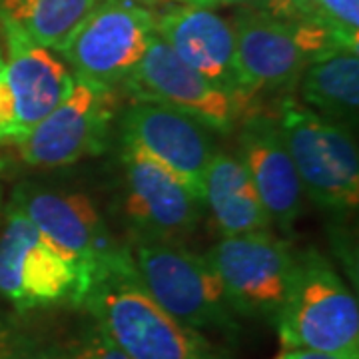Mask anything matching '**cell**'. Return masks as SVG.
Returning a JSON list of instances; mask_svg holds the SVG:
<instances>
[{
	"instance_id": "obj_8",
	"label": "cell",
	"mask_w": 359,
	"mask_h": 359,
	"mask_svg": "<svg viewBox=\"0 0 359 359\" xmlns=\"http://www.w3.org/2000/svg\"><path fill=\"white\" fill-rule=\"evenodd\" d=\"M236 316L276 321L297 268V254L271 230L219 238L204 254Z\"/></svg>"
},
{
	"instance_id": "obj_18",
	"label": "cell",
	"mask_w": 359,
	"mask_h": 359,
	"mask_svg": "<svg viewBox=\"0 0 359 359\" xmlns=\"http://www.w3.org/2000/svg\"><path fill=\"white\" fill-rule=\"evenodd\" d=\"M299 102L335 122H355L359 110V54L332 48L313 56L297 86Z\"/></svg>"
},
{
	"instance_id": "obj_23",
	"label": "cell",
	"mask_w": 359,
	"mask_h": 359,
	"mask_svg": "<svg viewBox=\"0 0 359 359\" xmlns=\"http://www.w3.org/2000/svg\"><path fill=\"white\" fill-rule=\"evenodd\" d=\"M266 13L283 20H308L316 0H264Z\"/></svg>"
},
{
	"instance_id": "obj_3",
	"label": "cell",
	"mask_w": 359,
	"mask_h": 359,
	"mask_svg": "<svg viewBox=\"0 0 359 359\" xmlns=\"http://www.w3.org/2000/svg\"><path fill=\"white\" fill-rule=\"evenodd\" d=\"M273 323L283 349L359 358L358 297L318 252L297 254L294 282Z\"/></svg>"
},
{
	"instance_id": "obj_2",
	"label": "cell",
	"mask_w": 359,
	"mask_h": 359,
	"mask_svg": "<svg viewBox=\"0 0 359 359\" xmlns=\"http://www.w3.org/2000/svg\"><path fill=\"white\" fill-rule=\"evenodd\" d=\"M236 66L240 78V112L257 100L292 96L308 62L321 52L339 48L309 20H283L266 11L242 8L233 16Z\"/></svg>"
},
{
	"instance_id": "obj_7",
	"label": "cell",
	"mask_w": 359,
	"mask_h": 359,
	"mask_svg": "<svg viewBox=\"0 0 359 359\" xmlns=\"http://www.w3.org/2000/svg\"><path fill=\"white\" fill-rule=\"evenodd\" d=\"M88 280L52 248L13 200L0 226V297L16 311L82 308Z\"/></svg>"
},
{
	"instance_id": "obj_6",
	"label": "cell",
	"mask_w": 359,
	"mask_h": 359,
	"mask_svg": "<svg viewBox=\"0 0 359 359\" xmlns=\"http://www.w3.org/2000/svg\"><path fill=\"white\" fill-rule=\"evenodd\" d=\"M11 200L90 285L104 271L130 262L128 245H122L112 236L86 194L28 180L14 188Z\"/></svg>"
},
{
	"instance_id": "obj_4",
	"label": "cell",
	"mask_w": 359,
	"mask_h": 359,
	"mask_svg": "<svg viewBox=\"0 0 359 359\" xmlns=\"http://www.w3.org/2000/svg\"><path fill=\"white\" fill-rule=\"evenodd\" d=\"M278 126L304 192L327 212H351L359 202L355 136L344 122L309 110L294 96L280 104Z\"/></svg>"
},
{
	"instance_id": "obj_16",
	"label": "cell",
	"mask_w": 359,
	"mask_h": 359,
	"mask_svg": "<svg viewBox=\"0 0 359 359\" xmlns=\"http://www.w3.org/2000/svg\"><path fill=\"white\" fill-rule=\"evenodd\" d=\"M156 32L182 62L230 94L240 108V78L231 25L205 6H174L156 18ZM242 114V112H240ZM242 118V116H240Z\"/></svg>"
},
{
	"instance_id": "obj_24",
	"label": "cell",
	"mask_w": 359,
	"mask_h": 359,
	"mask_svg": "<svg viewBox=\"0 0 359 359\" xmlns=\"http://www.w3.org/2000/svg\"><path fill=\"white\" fill-rule=\"evenodd\" d=\"M276 359H359L341 355V353H327V351H316V349H283Z\"/></svg>"
},
{
	"instance_id": "obj_15",
	"label": "cell",
	"mask_w": 359,
	"mask_h": 359,
	"mask_svg": "<svg viewBox=\"0 0 359 359\" xmlns=\"http://www.w3.org/2000/svg\"><path fill=\"white\" fill-rule=\"evenodd\" d=\"M238 158L256 186L271 228L292 230L302 214L306 192L276 116L257 108L242 114Z\"/></svg>"
},
{
	"instance_id": "obj_13",
	"label": "cell",
	"mask_w": 359,
	"mask_h": 359,
	"mask_svg": "<svg viewBox=\"0 0 359 359\" xmlns=\"http://www.w3.org/2000/svg\"><path fill=\"white\" fill-rule=\"evenodd\" d=\"M132 100L160 102L180 108L216 132H230L240 120V108L230 94L182 62L158 32L130 76L120 84Z\"/></svg>"
},
{
	"instance_id": "obj_20",
	"label": "cell",
	"mask_w": 359,
	"mask_h": 359,
	"mask_svg": "<svg viewBox=\"0 0 359 359\" xmlns=\"http://www.w3.org/2000/svg\"><path fill=\"white\" fill-rule=\"evenodd\" d=\"M308 20L321 26L339 48L358 50L359 0H316Z\"/></svg>"
},
{
	"instance_id": "obj_26",
	"label": "cell",
	"mask_w": 359,
	"mask_h": 359,
	"mask_svg": "<svg viewBox=\"0 0 359 359\" xmlns=\"http://www.w3.org/2000/svg\"><path fill=\"white\" fill-rule=\"evenodd\" d=\"M250 2H256V0H218V4H250Z\"/></svg>"
},
{
	"instance_id": "obj_22",
	"label": "cell",
	"mask_w": 359,
	"mask_h": 359,
	"mask_svg": "<svg viewBox=\"0 0 359 359\" xmlns=\"http://www.w3.org/2000/svg\"><path fill=\"white\" fill-rule=\"evenodd\" d=\"M70 359H130L114 341L104 334L96 321L82 325L70 344H66Z\"/></svg>"
},
{
	"instance_id": "obj_25",
	"label": "cell",
	"mask_w": 359,
	"mask_h": 359,
	"mask_svg": "<svg viewBox=\"0 0 359 359\" xmlns=\"http://www.w3.org/2000/svg\"><path fill=\"white\" fill-rule=\"evenodd\" d=\"M182 2L184 4H190V6H205V8L218 4V0H182Z\"/></svg>"
},
{
	"instance_id": "obj_14",
	"label": "cell",
	"mask_w": 359,
	"mask_h": 359,
	"mask_svg": "<svg viewBox=\"0 0 359 359\" xmlns=\"http://www.w3.org/2000/svg\"><path fill=\"white\" fill-rule=\"evenodd\" d=\"M6 42L4 72L16 110V144L70 96L74 76L62 58L44 48L0 11Z\"/></svg>"
},
{
	"instance_id": "obj_19",
	"label": "cell",
	"mask_w": 359,
	"mask_h": 359,
	"mask_svg": "<svg viewBox=\"0 0 359 359\" xmlns=\"http://www.w3.org/2000/svg\"><path fill=\"white\" fill-rule=\"evenodd\" d=\"M100 0H0V11L36 44L58 50Z\"/></svg>"
},
{
	"instance_id": "obj_17",
	"label": "cell",
	"mask_w": 359,
	"mask_h": 359,
	"mask_svg": "<svg viewBox=\"0 0 359 359\" xmlns=\"http://www.w3.org/2000/svg\"><path fill=\"white\" fill-rule=\"evenodd\" d=\"M204 208L222 238L271 230L266 208L238 156L216 152L204 180Z\"/></svg>"
},
{
	"instance_id": "obj_10",
	"label": "cell",
	"mask_w": 359,
	"mask_h": 359,
	"mask_svg": "<svg viewBox=\"0 0 359 359\" xmlns=\"http://www.w3.org/2000/svg\"><path fill=\"white\" fill-rule=\"evenodd\" d=\"M122 210L132 240L182 244L204 216V200L140 150L122 144Z\"/></svg>"
},
{
	"instance_id": "obj_28",
	"label": "cell",
	"mask_w": 359,
	"mask_h": 359,
	"mask_svg": "<svg viewBox=\"0 0 359 359\" xmlns=\"http://www.w3.org/2000/svg\"><path fill=\"white\" fill-rule=\"evenodd\" d=\"M138 2H142V4H154L156 0H138Z\"/></svg>"
},
{
	"instance_id": "obj_1",
	"label": "cell",
	"mask_w": 359,
	"mask_h": 359,
	"mask_svg": "<svg viewBox=\"0 0 359 359\" xmlns=\"http://www.w3.org/2000/svg\"><path fill=\"white\" fill-rule=\"evenodd\" d=\"M82 308L130 359H231L202 332L156 304L138 280L132 257L94 280Z\"/></svg>"
},
{
	"instance_id": "obj_11",
	"label": "cell",
	"mask_w": 359,
	"mask_h": 359,
	"mask_svg": "<svg viewBox=\"0 0 359 359\" xmlns=\"http://www.w3.org/2000/svg\"><path fill=\"white\" fill-rule=\"evenodd\" d=\"M116 90L74 76L65 102L18 142V154L32 168H65L106 152L116 114Z\"/></svg>"
},
{
	"instance_id": "obj_9",
	"label": "cell",
	"mask_w": 359,
	"mask_h": 359,
	"mask_svg": "<svg viewBox=\"0 0 359 359\" xmlns=\"http://www.w3.org/2000/svg\"><path fill=\"white\" fill-rule=\"evenodd\" d=\"M156 16L138 0H100L56 52L72 76L118 90L146 54Z\"/></svg>"
},
{
	"instance_id": "obj_21",
	"label": "cell",
	"mask_w": 359,
	"mask_h": 359,
	"mask_svg": "<svg viewBox=\"0 0 359 359\" xmlns=\"http://www.w3.org/2000/svg\"><path fill=\"white\" fill-rule=\"evenodd\" d=\"M0 359H70L66 346L25 330L0 332Z\"/></svg>"
},
{
	"instance_id": "obj_5",
	"label": "cell",
	"mask_w": 359,
	"mask_h": 359,
	"mask_svg": "<svg viewBox=\"0 0 359 359\" xmlns=\"http://www.w3.org/2000/svg\"><path fill=\"white\" fill-rule=\"evenodd\" d=\"M128 250L144 290L174 320L198 332L238 334V316L204 254L182 244L144 240H132Z\"/></svg>"
},
{
	"instance_id": "obj_27",
	"label": "cell",
	"mask_w": 359,
	"mask_h": 359,
	"mask_svg": "<svg viewBox=\"0 0 359 359\" xmlns=\"http://www.w3.org/2000/svg\"><path fill=\"white\" fill-rule=\"evenodd\" d=\"M4 68V54H2V50H0V70Z\"/></svg>"
},
{
	"instance_id": "obj_12",
	"label": "cell",
	"mask_w": 359,
	"mask_h": 359,
	"mask_svg": "<svg viewBox=\"0 0 359 359\" xmlns=\"http://www.w3.org/2000/svg\"><path fill=\"white\" fill-rule=\"evenodd\" d=\"M214 130L188 112L160 102L132 100L120 116V140L152 158L204 198L208 166L218 152Z\"/></svg>"
}]
</instances>
